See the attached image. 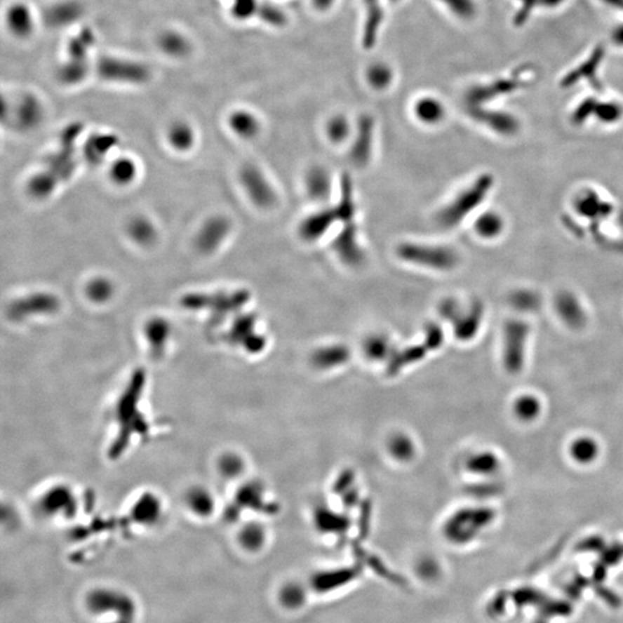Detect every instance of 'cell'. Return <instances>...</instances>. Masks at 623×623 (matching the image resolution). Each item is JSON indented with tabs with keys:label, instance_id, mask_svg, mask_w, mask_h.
I'll list each match as a JSON object with an SVG mask.
<instances>
[{
	"label": "cell",
	"instance_id": "cell-1",
	"mask_svg": "<svg viewBox=\"0 0 623 623\" xmlns=\"http://www.w3.org/2000/svg\"><path fill=\"white\" fill-rule=\"evenodd\" d=\"M492 178L490 175H481L472 185L461 192L447 207L443 208L438 215V225L446 229H450L460 225L465 217L481 205L486 198L487 193L492 189Z\"/></svg>",
	"mask_w": 623,
	"mask_h": 623
},
{
	"label": "cell",
	"instance_id": "cell-2",
	"mask_svg": "<svg viewBox=\"0 0 623 623\" xmlns=\"http://www.w3.org/2000/svg\"><path fill=\"white\" fill-rule=\"evenodd\" d=\"M397 254L406 262L441 272L454 269L460 261L456 250L438 245L403 243L397 247Z\"/></svg>",
	"mask_w": 623,
	"mask_h": 623
},
{
	"label": "cell",
	"instance_id": "cell-3",
	"mask_svg": "<svg viewBox=\"0 0 623 623\" xmlns=\"http://www.w3.org/2000/svg\"><path fill=\"white\" fill-rule=\"evenodd\" d=\"M87 607L94 615H123L126 619L134 621L135 605L126 594L109 589H98L91 591L87 596Z\"/></svg>",
	"mask_w": 623,
	"mask_h": 623
},
{
	"label": "cell",
	"instance_id": "cell-4",
	"mask_svg": "<svg viewBox=\"0 0 623 623\" xmlns=\"http://www.w3.org/2000/svg\"><path fill=\"white\" fill-rule=\"evenodd\" d=\"M241 185L254 205L262 209L272 208L276 203V193L268 179L253 164L243 166L239 173Z\"/></svg>",
	"mask_w": 623,
	"mask_h": 623
},
{
	"label": "cell",
	"instance_id": "cell-5",
	"mask_svg": "<svg viewBox=\"0 0 623 623\" xmlns=\"http://www.w3.org/2000/svg\"><path fill=\"white\" fill-rule=\"evenodd\" d=\"M59 306H60L59 299L52 293H30L12 302L8 309V314L12 319L21 320L32 315L53 313L59 309Z\"/></svg>",
	"mask_w": 623,
	"mask_h": 623
},
{
	"label": "cell",
	"instance_id": "cell-6",
	"mask_svg": "<svg viewBox=\"0 0 623 623\" xmlns=\"http://www.w3.org/2000/svg\"><path fill=\"white\" fill-rule=\"evenodd\" d=\"M231 222L225 216H214L205 222L195 238V246L201 253L211 254L225 243L230 234Z\"/></svg>",
	"mask_w": 623,
	"mask_h": 623
},
{
	"label": "cell",
	"instance_id": "cell-7",
	"mask_svg": "<svg viewBox=\"0 0 623 623\" xmlns=\"http://www.w3.org/2000/svg\"><path fill=\"white\" fill-rule=\"evenodd\" d=\"M333 248L347 266H359L363 262L365 255L358 241L357 227L354 222L345 223L344 227L335 238Z\"/></svg>",
	"mask_w": 623,
	"mask_h": 623
},
{
	"label": "cell",
	"instance_id": "cell-8",
	"mask_svg": "<svg viewBox=\"0 0 623 623\" xmlns=\"http://www.w3.org/2000/svg\"><path fill=\"white\" fill-rule=\"evenodd\" d=\"M374 123L368 116L359 119L357 134L350 150V159L358 168L366 166L373 150Z\"/></svg>",
	"mask_w": 623,
	"mask_h": 623
},
{
	"label": "cell",
	"instance_id": "cell-9",
	"mask_svg": "<svg viewBox=\"0 0 623 623\" xmlns=\"http://www.w3.org/2000/svg\"><path fill=\"white\" fill-rule=\"evenodd\" d=\"M336 221H338V218L334 208L322 209L309 215V217H306L302 222V225L299 227V234L305 241H318L319 238L327 234V231Z\"/></svg>",
	"mask_w": 623,
	"mask_h": 623
},
{
	"label": "cell",
	"instance_id": "cell-10",
	"mask_svg": "<svg viewBox=\"0 0 623 623\" xmlns=\"http://www.w3.org/2000/svg\"><path fill=\"white\" fill-rule=\"evenodd\" d=\"M306 189L315 201H326L330 196V175L325 168L315 166L306 175Z\"/></svg>",
	"mask_w": 623,
	"mask_h": 623
},
{
	"label": "cell",
	"instance_id": "cell-11",
	"mask_svg": "<svg viewBox=\"0 0 623 623\" xmlns=\"http://www.w3.org/2000/svg\"><path fill=\"white\" fill-rule=\"evenodd\" d=\"M504 218L495 210L485 211L474 222V231L483 239H495L504 231Z\"/></svg>",
	"mask_w": 623,
	"mask_h": 623
},
{
	"label": "cell",
	"instance_id": "cell-12",
	"mask_svg": "<svg viewBox=\"0 0 623 623\" xmlns=\"http://www.w3.org/2000/svg\"><path fill=\"white\" fill-rule=\"evenodd\" d=\"M127 232L130 239L140 246H150L157 239V231L155 225L143 216L132 218L127 225Z\"/></svg>",
	"mask_w": 623,
	"mask_h": 623
},
{
	"label": "cell",
	"instance_id": "cell-13",
	"mask_svg": "<svg viewBox=\"0 0 623 623\" xmlns=\"http://www.w3.org/2000/svg\"><path fill=\"white\" fill-rule=\"evenodd\" d=\"M334 209L337 215L338 221L343 222L344 225L354 222V209H356L354 185H352V179L347 173L341 179V196L338 205Z\"/></svg>",
	"mask_w": 623,
	"mask_h": 623
},
{
	"label": "cell",
	"instance_id": "cell-14",
	"mask_svg": "<svg viewBox=\"0 0 623 623\" xmlns=\"http://www.w3.org/2000/svg\"><path fill=\"white\" fill-rule=\"evenodd\" d=\"M229 123H230V127L234 133L243 139L255 137L259 132V121L253 114L246 112V111L234 112L231 116Z\"/></svg>",
	"mask_w": 623,
	"mask_h": 623
},
{
	"label": "cell",
	"instance_id": "cell-15",
	"mask_svg": "<svg viewBox=\"0 0 623 623\" xmlns=\"http://www.w3.org/2000/svg\"><path fill=\"white\" fill-rule=\"evenodd\" d=\"M168 138H169L171 146L179 152H186V150L191 149V147L194 143V132L189 123H182V121L175 123L173 126L170 127Z\"/></svg>",
	"mask_w": 623,
	"mask_h": 623
},
{
	"label": "cell",
	"instance_id": "cell-16",
	"mask_svg": "<svg viewBox=\"0 0 623 623\" xmlns=\"http://www.w3.org/2000/svg\"><path fill=\"white\" fill-rule=\"evenodd\" d=\"M417 117L426 123H436L441 121L445 114V109L442 104L433 98H424L419 101L415 107Z\"/></svg>",
	"mask_w": 623,
	"mask_h": 623
},
{
	"label": "cell",
	"instance_id": "cell-17",
	"mask_svg": "<svg viewBox=\"0 0 623 623\" xmlns=\"http://www.w3.org/2000/svg\"><path fill=\"white\" fill-rule=\"evenodd\" d=\"M86 293H87L88 298L94 302H107L114 295V283L107 277H96L88 283Z\"/></svg>",
	"mask_w": 623,
	"mask_h": 623
},
{
	"label": "cell",
	"instance_id": "cell-18",
	"mask_svg": "<svg viewBox=\"0 0 623 623\" xmlns=\"http://www.w3.org/2000/svg\"><path fill=\"white\" fill-rule=\"evenodd\" d=\"M41 114L42 110L39 104L33 98H26L20 105L18 123L22 128H32L39 123Z\"/></svg>",
	"mask_w": 623,
	"mask_h": 623
},
{
	"label": "cell",
	"instance_id": "cell-19",
	"mask_svg": "<svg viewBox=\"0 0 623 623\" xmlns=\"http://www.w3.org/2000/svg\"><path fill=\"white\" fill-rule=\"evenodd\" d=\"M111 178L114 179V182H117L119 185H127L130 182H133V179L137 175V166L134 164L133 161L127 157H123L116 161L112 164L110 170Z\"/></svg>",
	"mask_w": 623,
	"mask_h": 623
},
{
	"label": "cell",
	"instance_id": "cell-20",
	"mask_svg": "<svg viewBox=\"0 0 623 623\" xmlns=\"http://www.w3.org/2000/svg\"><path fill=\"white\" fill-rule=\"evenodd\" d=\"M8 23L13 32L18 35H26L33 27V18L30 15L29 10L26 7L18 5L17 7L11 8L8 13Z\"/></svg>",
	"mask_w": 623,
	"mask_h": 623
},
{
	"label": "cell",
	"instance_id": "cell-21",
	"mask_svg": "<svg viewBox=\"0 0 623 623\" xmlns=\"http://www.w3.org/2000/svg\"><path fill=\"white\" fill-rule=\"evenodd\" d=\"M597 445L590 438H580L571 445L570 453L576 461L581 463H590L597 456Z\"/></svg>",
	"mask_w": 623,
	"mask_h": 623
},
{
	"label": "cell",
	"instance_id": "cell-22",
	"mask_svg": "<svg viewBox=\"0 0 623 623\" xmlns=\"http://www.w3.org/2000/svg\"><path fill=\"white\" fill-rule=\"evenodd\" d=\"M603 55H604V51H603L601 48H598L594 52L592 57L589 59L588 62H585L584 65L582 66L581 69H576L574 73H571L570 75L565 78V85H572V82L576 81L582 76H588L592 81H594V72L597 69L598 64L603 58Z\"/></svg>",
	"mask_w": 623,
	"mask_h": 623
},
{
	"label": "cell",
	"instance_id": "cell-23",
	"mask_svg": "<svg viewBox=\"0 0 623 623\" xmlns=\"http://www.w3.org/2000/svg\"><path fill=\"white\" fill-rule=\"evenodd\" d=\"M327 134L333 142H344L350 135V125L344 117L333 118L327 126Z\"/></svg>",
	"mask_w": 623,
	"mask_h": 623
},
{
	"label": "cell",
	"instance_id": "cell-24",
	"mask_svg": "<svg viewBox=\"0 0 623 623\" xmlns=\"http://www.w3.org/2000/svg\"><path fill=\"white\" fill-rule=\"evenodd\" d=\"M161 46L166 52L170 55H182L186 51L185 39L182 36L175 35V34H168L163 37L161 41Z\"/></svg>",
	"mask_w": 623,
	"mask_h": 623
},
{
	"label": "cell",
	"instance_id": "cell-25",
	"mask_svg": "<svg viewBox=\"0 0 623 623\" xmlns=\"http://www.w3.org/2000/svg\"><path fill=\"white\" fill-rule=\"evenodd\" d=\"M596 110H598L597 114L601 121L606 123L617 121L622 114V109L617 103L601 104L598 107L596 105Z\"/></svg>",
	"mask_w": 623,
	"mask_h": 623
},
{
	"label": "cell",
	"instance_id": "cell-26",
	"mask_svg": "<svg viewBox=\"0 0 623 623\" xmlns=\"http://www.w3.org/2000/svg\"><path fill=\"white\" fill-rule=\"evenodd\" d=\"M515 410H516V415L522 417L523 419L533 418L535 417L533 415L538 411V406L531 397L528 396L516 401Z\"/></svg>",
	"mask_w": 623,
	"mask_h": 623
},
{
	"label": "cell",
	"instance_id": "cell-27",
	"mask_svg": "<svg viewBox=\"0 0 623 623\" xmlns=\"http://www.w3.org/2000/svg\"><path fill=\"white\" fill-rule=\"evenodd\" d=\"M388 347L387 344L386 340H383L382 337H372L370 341L367 342V351L370 352V354H381L383 351L386 350V347Z\"/></svg>",
	"mask_w": 623,
	"mask_h": 623
},
{
	"label": "cell",
	"instance_id": "cell-28",
	"mask_svg": "<svg viewBox=\"0 0 623 623\" xmlns=\"http://www.w3.org/2000/svg\"><path fill=\"white\" fill-rule=\"evenodd\" d=\"M614 41L617 44H620V46H623V26L619 27L615 32H614L613 35Z\"/></svg>",
	"mask_w": 623,
	"mask_h": 623
},
{
	"label": "cell",
	"instance_id": "cell-29",
	"mask_svg": "<svg viewBox=\"0 0 623 623\" xmlns=\"http://www.w3.org/2000/svg\"><path fill=\"white\" fill-rule=\"evenodd\" d=\"M562 0H542V3L545 4L547 6H556Z\"/></svg>",
	"mask_w": 623,
	"mask_h": 623
}]
</instances>
